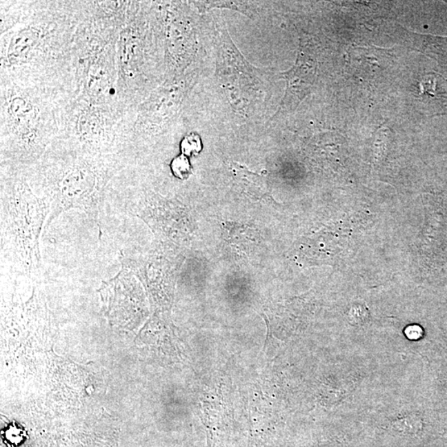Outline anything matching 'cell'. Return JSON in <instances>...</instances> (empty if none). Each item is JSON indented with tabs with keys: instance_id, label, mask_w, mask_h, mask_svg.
Wrapping results in <instances>:
<instances>
[{
	"instance_id": "2",
	"label": "cell",
	"mask_w": 447,
	"mask_h": 447,
	"mask_svg": "<svg viewBox=\"0 0 447 447\" xmlns=\"http://www.w3.org/2000/svg\"><path fill=\"white\" fill-rule=\"evenodd\" d=\"M48 175L46 192L51 211L47 228L70 209L81 210L90 217L98 218L108 176L97 160L77 157L54 168Z\"/></svg>"
},
{
	"instance_id": "5",
	"label": "cell",
	"mask_w": 447,
	"mask_h": 447,
	"mask_svg": "<svg viewBox=\"0 0 447 447\" xmlns=\"http://www.w3.org/2000/svg\"><path fill=\"white\" fill-rule=\"evenodd\" d=\"M36 29L27 28L12 37L8 50V59L11 63H19L29 57L39 41Z\"/></svg>"
},
{
	"instance_id": "7",
	"label": "cell",
	"mask_w": 447,
	"mask_h": 447,
	"mask_svg": "<svg viewBox=\"0 0 447 447\" xmlns=\"http://www.w3.org/2000/svg\"><path fill=\"white\" fill-rule=\"evenodd\" d=\"M181 155L186 157L197 155L201 150V141L200 137L196 134L186 135L181 140L180 145Z\"/></svg>"
},
{
	"instance_id": "1",
	"label": "cell",
	"mask_w": 447,
	"mask_h": 447,
	"mask_svg": "<svg viewBox=\"0 0 447 447\" xmlns=\"http://www.w3.org/2000/svg\"><path fill=\"white\" fill-rule=\"evenodd\" d=\"M50 211L48 198L37 197L24 180L2 190V251L17 271L28 275L40 271L39 239Z\"/></svg>"
},
{
	"instance_id": "4",
	"label": "cell",
	"mask_w": 447,
	"mask_h": 447,
	"mask_svg": "<svg viewBox=\"0 0 447 447\" xmlns=\"http://www.w3.org/2000/svg\"><path fill=\"white\" fill-rule=\"evenodd\" d=\"M180 101L179 89L175 86L165 87L157 91L149 99L147 113L153 119H163L168 117Z\"/></svg>"
},
{
	"instance_id": "6",
	"label": "cell",
	"mask_w": 447,
	"mask_h": 447,
	"mask_svg": "<svg viewBox=\"0 0 447 447\" xmlns=\"http://www.w3.org/2000/svg\"><path fill=\"white\" fill-rule=\"evenodd\" d=\"M173 175L181 180H185L188 178L192 173L190 161L188 157L181 155L173 159L170 164Z\"/></svg>"
},
{
	"instance_id": "3",
	"label": "cell",
	"mask_w": 447,
	"mask_h": 447,
	"mask_svg": "<svg viewBox=\"0 0 447 447\" xmlns=\"http://www.w3.org/2000/svg\"><path fill=\"white\" fill-rule=\"evenodd\" d=\"M317 60L312 43L301 39L295 65L281 74L287 84L286 92L277 115L291 113L297 109L313 88L317 79Z\"/></svg>"
}]
</instances>
